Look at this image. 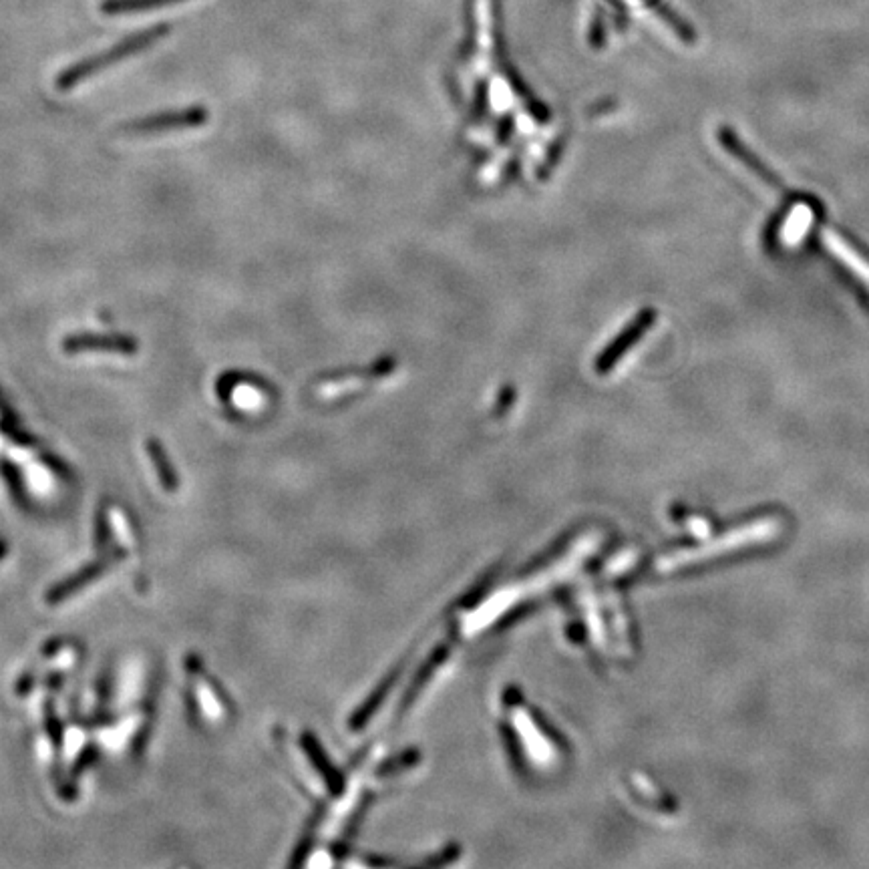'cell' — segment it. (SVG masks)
<instances>
[{
    "mask_svg": "<svg viewBox=\"0 0 869 869\" xmlns=\"http://www.w3.org/2000/svg\"><path fill=\"white\" fill-rule=\"evenodd\" d=\"M654 320H656V310H652V308H646V310H642L634 320H632V324L626 328V330H622L620 332V336L608 346V349L602 353V357L598 359V363H596V367H598V371L600 373H608L622 357H624V353L626 351H630L632 346L640 340V336L642 334H646L648 330H650V326L654 324Z\"/></svg>",
    "mask_w": 869,
    "mask_h": 869,
    "instance_id": "cell-5",
    "label": "cell"
},
{
    "mask_svg": "<svg viewBox=\"0 0 869 869\" xmlns=\"http://www.w3.org/2000/svg\"><path fill=\"white\" fill-rule=\"evenodd\" d=\"M137 342L133 336L125 334H99V332H77L63 340V351L69 355L83 353H115L131 357L137 353Z\"/></svg>",
    "mask_w": 869,
    "mask_h": 869,
    "instance_id": "cell-2",
    "label": "cell"
},
{
    "mask_svg": "<svg viewBox=\"0 0 869 869\" xmlns=\"http://www.w3.org/2000/svg\"><path fill=\"white\" fill-rule=\"evenodd\" d=\"M719 141H721V145L733 155V157H737L745 167H749L755 176L761 180V182H765L767 186H771V188H775V190H781V192H785V184H783V180L777 176V173L753 151V149H749L747 147V143L729 127V125H721L719 127Z\"/></svg>",
    "mask_w": 869,
    "mask_h": 869,
    "instance_id": "cell-3",
    "label": "cell"
},
{
    "mask_svg": "<svg viewBox=\"0 0 869 869\" xmlns=\"http://www.w3.org/2000/svg\"><path fill=\"white\" fill-rule=\"evenodd\" d=\"M105 568H107L105 562H97V564H93V566H89V568L77 572L75 576H71V578L65 580L63 584L55 586V588L49 592L47 602L55 604V602H61V600L69 598L73 592H77L79 588H83V586H87L91 580H95L99 574H103Z\"/></svg>",
    "mask_w": 869,
    "mask_h": 869,
    "instance_id": "cell-6",
    "label": "cell"
},
{
    "mask_svg": "<svg viewBox=\"0 0 869 869\" xmlns=\"http://www.w3.org/2000/svg\"><path fill=\"white\" fill-rule=\"evenodd\" d=\"M843 238H845V242L857 252V256L859 258H863L867 264H869V248L865 246V244H861L857 238H853V236H849V234H843Z\"/></svg>",
    "mask_w": 869,
    "mask_h": 869,
    "instance_id": "cell-8",
    "label": "cell"
},
{
    "mask_svg": "<svg viewBox=\"0 0 869 869\" xmlns=\"http://www.w3.org/2000/svg\"><path fill=\"white\" fill-rule=\"evenodd\" d=\"M208 121V111L204 107H188L180 111L159 113L143 119H135L123 125V131L129 135H157L167 131H182L200 127Z\"/></svg>",
    "mask_w": 869,
    "mask_h": 869,
    "instance_id": "cell-1",
    "label": "cell"
},
{
    "mask_svg": "<svg viewBox=\"0 0 869 869\" xmlns=\"http://www.w3.org/2000/svg\"><path fill=\"white\" fill-rule=\"evenodd\" d=\"M151 39H153L151 35H145V37H137V39H133V41H127V43H123L121 47H115V49H113L111 53H107V55H101V57H95V59L83 61V63H79V65H75V67L67 69V71H65V73H63V75L59 77V81H57V87H59L61 91L73 89L75 85L83 83V79L91 77L93 73H99L101 69L109 67L111 63H115V61H119V59L127 57L129 53H133V51L141 49V47H143V45H147V43H149Z\"/></svg>",
    "mask_w": 869,
    "mask_h": 869,
    "instance_id": "cell-4",
    "label": "cell"
},
{
    "mask_svg": "<svg viewBox=\"0 0 869 869\" xmlns=\"http://www.w3.org/2000/svg\"><path fill=\"white\" fill-rule=\"evenodd\" d=\"M147 451H149V457H151V461H153V465H155V471H157V475H159L163 487H165L167 491H173V489H176V487H178V479H176V475H173V469H171V465H169V459H167V455H165L163 445H161L159 441H155V439H149V441H147Z\"/></svg>",
    "mask_w": 869,
    "mask_h": 869,
    "instance_id": "cell-7",
    "label": "cell"
}]
</instances>
